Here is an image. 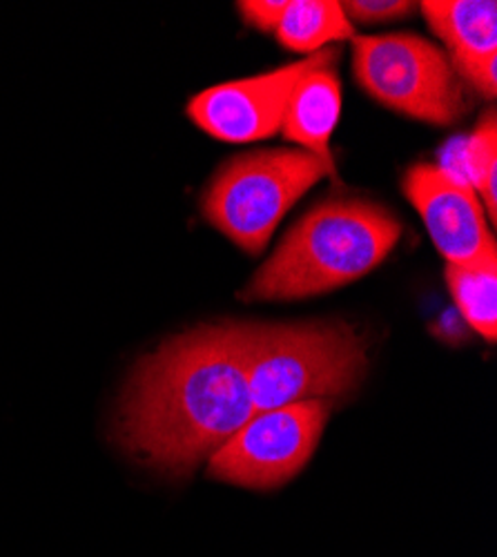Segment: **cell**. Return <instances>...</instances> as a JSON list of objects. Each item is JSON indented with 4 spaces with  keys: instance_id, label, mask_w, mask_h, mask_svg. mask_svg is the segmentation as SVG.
Masks as SVG:
<instances>
[{
    "instance_id": "cell-1",
    "label": "cell",
    "mask_w": 497,
    "mask_h": 557,
    "mask_svg": "<svg viewBox=\"0 0 497 557\" xmlns=\"http://www.w3.org/2000/svg\"><path fill=\"white\" fill-rule=\"evenodd\" d=\"M244 323L201 326L144 357L123 391L114 435L167 475H190L254 414Z\"/></svg>"
},
{
    "instance_id": "cell-2",
    "label": "cell",
    "mask_w": 497,
    "mask_h": 557,
    "mask_svg": "<svg viewBox=\"0 0 497 557\" xmlns=\"http://www.w3.org/2000/svg\"><path fill=\"white\" fill-rule=\"evenodd\" d=\"M399 235V221L380 203L328 199L293 225L241 297L293 301L337 290L375 270L397 246Z\"/></svg>"
},
{
    "instance_id": "cell-3",
    "label": "cell",
    "mask_w": 497,
    "mask_h": 557,
    "mask_svg": "<svg viewBox=\"0 0 497 557\" xmlns=\"http://www.w3.org/2000/svg\"><path fill=\"white\" fill-rule=\"evenodd\" d=\"M246 366L257 412L346 397L366 373V348L346 323H244Z\"/></svg>"
},
{
    "instance_id": "cell-4",
    "label": "cell",
    "mask_w": 497,
    "mask_h": 557,
    "mask_svg": "<svg viewBox=\"0 0 497 557\" xmlns=\"http://www.w3.org/2000/svg\"><path fill=\"white\" fill-rule=\"evenodd\" d=\"M335 174L306 150H257L225 163L201 199L210 225L248 255L265 250L288 210L324 176Z\"/></svg>"
},
{
    "instance_id": "cell-5",
    "label": "cell",
    "mask_w": 497,
    "mask_h": 557,
    "mask_svg": "<svg viewBox=\"0 0 497 557\" xmlns=\"http://www.w3.org/2000/svg\"><path fill=\"white\" fill-rule=\"evenodd\" d=\"M352 74L369 97L411 119L450 125L469 110L453 65L415 34L355 36Z\"/></svg>"
},
{
    "instance_id": "cell-6",
    "label": "cell",
    "mask_w": 497,
    "mask_h": 557,
    "mask_svg": "<svg viewBox=\"0 0 497 557\" xmlns=\"http://www.w3.org/2000/svg\"><path fill=\"white\" fill-rule=\"evenodd\" d=\"M326 420V401H299L254 412L210 457V478L254 491L279 488L306 467Z\"/></svg>"
},
{
    "instance_id": "cell-7",
    "label": "cell",
    "mask_w": 497,
    "mask_h": 557,
    "mask_svg": "<svg viewBox=\"0 0 497 557\" xmlns=\"http://www.w3.org/2000/svg\"><path fill=\"white\" fill-rule=\"evenodd\" d=\"M401 190L420 212L446 265L497 268V246L473 185L439 165H413Z\"/></svg>"
},
{
    "instance_id": "cell-8",
    "label": "cell",
    "mask_w": 497,
    "mask_h": 557,
    "mask_svg": "<svg viewBox=\"0 0 497 557\" xmlns=\"http://www.w3.org/2000/svg\"><path fill=\"white\" fill-rule=\"evenodd\" d=\"M331 50L235 83H223L197 95L188 116L210 136L228 144H250L282 132L288 99L297 81L318 67Z\"/></svg>"
},
{
    "instance_id": "cell-9",
    "label": "cell",
    "mask_w": 497,
    "mask_h": 557,
    "mask_svg": "<svg viewBox=\"0 0 497 557\" xmlns=\"http://www.w3.org/2000/svg\"><path fill=\"white\" fill-rule=\"evenodd\" d=\"M337 57L339 52L331 50L318 67L297 81L282 121L286 141L322 159L331 170H335L331 136L341 114V83L335 70Z\"/></svg>"
},
{
    "instance_id": "cell-10",
    "label": "cell",
    "mask_w": 497,
    "mask_h": 557,
    "mask_svg": "<svg viewBox=\"0 0 497 557\" xmlns=\"http://www.w3.org/2000/svg\"><path fill=\"white\" fill-rule=\"evenodd\" d=\"M431 29L450 50V65L497 57V5L493 0H426Z\"/></svg>"
},
{
    "instance_id": "cell-11",
    "label": "cell",
    "mask_w": 497,
    "mask_h": 557,
    "mask_svg": "<svg viewBox=\"0 0 497 557\" xmlns=\"http://www.w3.org/2000/svg\"><path fill=\"white\" fill-rule=\"evenodd\" d=\"M355 29L346 18L341 3L335 0H290L286 14L275 29L282 48L299 54H318L326 42L352 38Z\"/></svg>"
},
{
    "instance_id": "cell-12",
    "label": "cell",
    "mask_w": 497,
    "mask_h": 557,
    "mask_svg": "<svg viewBox=\"0 0 497 557\" xmlns=\"http://www.w3.org/2000/svg\"><path fill=\"white\" fill-rule=\"evenodd\" d=\"M446 284L469 326L488 342L497 337V268L446 265Z\"/></svg>"
},
{
    "instance_id": "cell-13",
    "label": "cell",
    "mask_w": 497,
    "mask_h": 557,
    "mask_svg": "<svg viewBox=\"0 0 497 557\" xmlns=\"http://www.w3.org/2000/svg\"><path fill=\"white\" fill-rule=\"evenodd\" d=\"M464 161L475 195L484 201L488 221L497 216V125L488 112L464 144Z\"/></svg>"
},
{
    "instance_id": "cell-14",
    "label": "cell",
    "mask_w": 497,
    "mask_h": 557,
    "mask_svg": "<svg viewBox=\"0 0 497 557\" xmlns=\"http://www.w3.org/2000/svg\"><path fill=\"white\" fill-rule=\"evenodd\" d=\"M418 5L406 0H348L341 3L346 18L359 25H382L409 16Z\"/></svg>"
},
{
    "instance_id": "cell-15",
    "label": "cell",
    "mask_w": 497,
    "mask_h": 557,
    "mask_svg": "<svg viewBox=\"0 0 497 557\" xmlns=\"http://www.w3.org/2000/svg\"><path fill=\"white\" fill-rule=\"evenodd\" d=\"M237 8L246 25L275 34L286 14L288 0H241Z\"/></svg>"
}]
</instances>
